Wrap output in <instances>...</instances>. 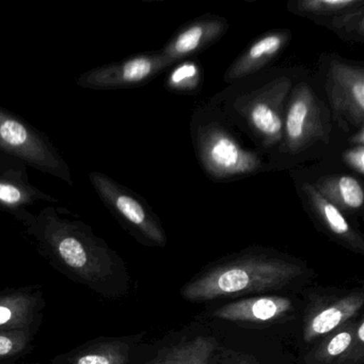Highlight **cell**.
<instances>
[{
    "label": "cell",
    "mask_w": 364,
    "mask_h": 364,
    "mask_svg": "<svg viewBox=\"0 0 364 364\" xmlns=\"http://www.w3.org/2000/svg\"><path fill=\"white\" fill-rule=\"evenodd\" d=\"M225 364H259L251 358L244 357V355H236L232 358L229 361L225 362Z\"/></svg>",
    "instance_id": "cell-26"
},
{
    "label": "cell",
    "mask_w": 364,
    "mask_h": 364,
    "mask_svg": "<svg viewBox=\"0 0 364 364\" xmlns=\"http://www.w3.org/2000/svg\"><path fill=\"white\" fill-rule=\"evenodd\" d=\"M301 191L309 208L323 227L351 250L363 252V240L345 218L342 210L326 199L311 183H304Z\"/></svg>",
    "instance_id": "cell-16"
},
{
    "label": "cell",
    "mask_w": 364,
    "mask_h": 364,
    "mask_svg": "<svg viewBox=\"0 0 364 364\" xmlns=\"http://www.w3.org/2000/svg\"><path fill=\"white\" fill-rule=\"evenodd\" d=\"M343 161L353 171L363 176L364 173V146H351L348 150L343 153Z\"/></svg>",
    "instance_id": "cell-25"
},
{
    "label": "cell",
    "mask_w": 364,
    "mask_h": 364,
    "mask_svg": "<svg viewBox=\"0 0 364 364\" xmlns=\"http://www.w3.org/2000/svg\"><path fill=\"white\" fill-rule=\"evenodd\" d=\"M227 28V22L223 18H205L196 21L183 27L163 48L161 54L171 65L217 41Z\"/></svg>",
    "instance_id": "cell-15"
},
{
    "label": "cell",
    "mask_w": 364,
    "mask_h": 364,
    "mask_svg": "<svg viewBox=\"0 0 364 364\" xmlns=\"http://www.w3.org/2000/svg\"><path fill=\"white\" fill-rule=\"evenodd\" d=\"M364 304L361 291H351L319 304L309 313L304 326V340L317 342L355 318Z\"/></svg>",
    "instance_id": "cell-12"
},
{
    "label": "cell",
    "mask_w": 364,
    "mask_h": 364,
    "mask_svg": "<svg viewBox=\"0 0 364 364\" xmlns=\"http://www.w3.org/2000/svg\"><path fill=\"white\" fill-rule=\"evenodd\" d=\"M197 149L204 169L217 180L248 176L263 168L257 153L244 148L218 123L204 125L198 131Z\"/></svg>",
    "instance_id": "cell-5"
},
{
    "label": "cell",
    "mask_w": 364,
    "mask_h": 364,
    "mask_svg": "<svg viewBox=\"0 0 364 364\" xmlns=\"http://www.w3.org/2000/svg\"><path fill=\"white\" fill-rule=\"evenodd\" d=\"M89 180L102 203L129 233L146 244L165 246L163 228L140 196L103 172L91 171Z\"/></svg>",
    "instance_id": "cell-4"
},
{
    "label": "cell",
    "mask_w": 364,
    "mask_h": 364,
    "mask_svg": "<svg viewBox=\"0 0 364 364\" xmlns=\"http://www.w3.org/2000/svg\"><path fill=\"white\" fill-rule=\"evenodd\" d=\"M201 82V68L193 61H184L170 72L166 85L170 90L191 93L199 88Z\"/></svg>",
    "instance_id": "cell-24"
},
{
    "label": "cell",
    "mask_w": 364,
    "mask_h": 364,
    "mask_svg": "<svg viewBox=\"0 0 364 364\" xmlns=\"http://www.w3.org/2000/svg\"><path fill=\"white\" fill-rule=\"evenodd\" d=\"M161 53L140 54L85 72L77 78L80 88L116 90L141 86L169 67Z\"/></svg>",
    "instance_id": "cell-8"
},
{
    "label": "cell",
    "mask_w": 364,
    "mask_h": 364,
    "mask_svg": "<svg viewBox=\"0 0 364 364\" xmlns=\"http://www.w3.org/2000/svg\"><path fill=\"white\" fill-rule=\"evenodd\" d=\"M291 89L289 78H276L235 103L238 114L265 148L282 141L285 107Z\"/></svg>",
    "instance_id": "cell-6"
},
{
    "label": "cell",
    "mask_w": 364,
    "mask_h": 364,
    "mask_svg": "<svg viewBox=\"0 0 364 364\" xmlns=\"http://www.w3.org/2000/svg\"><path fill=\"white\" fill-rule=\"evenodd\" d=\"M218 344L212 336H197L159 353L150 364H212Z\"/></svg>",
    "instance_id": "cell-20"
},
{
    "label": "cell",
    "mask_w": 364,
    "mask_h": 364,
    "mask_svg": "<svg viewBox=\"0 0 364 364\" xmlns=\"http://www.w3.org/2000/svg\"><path fill=\"white\" fill-rule=\"evenodd\" d=\"M364 6L362 0H301L291 4V9L295 14L310 18H333L348 10Z\"/></svg>",
    "instance_id": "cell-22"
},
{
    "label": "cell",
    "mask_w": 364,
    "mask_h": 364,
    "mask_svg": "<svg viewBox=\"0 0 364 364\" xmlns=\"http://www.w3.org/2000/svg\"><path fill=\"white\" fill-rule=\"evenodd\" d=\"M364 319H351L319 341L308 364H357L363 361Z\"/></svg>",
    "instance_id": "cell-11"
},
{
    "label": "cell",
    "mask_w": 364,
    "mask_h": 364,
    "mask_svg": "<svg viewBox=\"0 0 364 364\" xmlns=\"http://www.w3.org/2000/svg\"><path fill=\"white\" fill-rule=\"evenodd\" d=\"M293 308V302L281 296H257L230 302L215 311L217 318L242 323L278 321Z\"/></svg>",
    "instance_id": "cell-17"
},
{
    "label": "cell",
    "mask_w": 364,
    "mask_h": 364,
    "mask_svg": "<svg viewBox=\"0 0 364 364\" xmlns=\"http://www.w3.org/2000/svg\"><path fill=\"white\" fill-rule=\"evenodd\" d=\"M289 40V31H272L259 38L232 63L225 73V82H235L259 71L284 50Z\"/></svg>",
    "instance_id": "cell-18"
},
{
    "label": "cell",
    "mask_w": 364,
    "mask_h": 364,
    "mask_svg": "<svg viewBox=\"0 0 364 364\" xmlns=\"http://www.w3.org/2000/svg\"><path fill=\"white\" fill-rule=\"evenodd\" d=\"M302 272L301 266L280 257L248 255L196 277L184 285L182 295L189 301L197 302L274 291L287 287Z\"/></svg>",
    "instance_id": "cell-2"
},
{
    "label": "cell",
    "mask_w": 364,
    "mask_h": 364,
    "mask_svg": "<svg viewBox=\"0 0 364 364\" xmlns=\"http://www.w3.org/2000/svg\"><path fill=\"white\" fill-rule=\"evenodd\" d=\"M46 300L36 289L0 291V331L38 329L43 317Z\"/></svg>",
    "instance_id": "cell-14"
},
{
    "label": "cell",
    "mask_w": 364,
    "mask_h": 364,
    "mask_svg": "<svg viewBox=\"0 0 364 364\" xmlns=\"http://www.w3.org/2000/svg\"><path fill=\"white\" fill-rule=\"evenodd\" d=\"M38 329L0 331V364H14L33 348Z\"/></svg>",
    "instance_id": "cell-21"
},
{
    "label": "cell",
    "mask_w": 364,
    "mask_h": 364,
    "mask_svg": "<svg viewBox=\"0 0 364 364\" xmlns=\"http://www.w3.org/2000/svg\"><path fill=\"white\" fill-rule=\"evenodd\" d=\"M14 364H18V363H14ZM28 364H40V363H28Z\"/></svg>",
    "instance_id": "cell-28"
},
{
    "label": "cell",
    "mask_w": 364,
    "mask_h": 364,
    "mask_svg": "<svg viewBox=\"0 0 364 364\" xmlns=\"http://www.w3.org/2000/svg\"><path fill=\"white\" fill-rule=\"evenodd\" d=\"M326 91L334 118L362 129L364 122V69L343 60H331Z\"/></svg>",
    "instance_id": "cell-10"
},
{
    "label": "cell",
    "mask_w": 364,
    "mask_h": 364,
    "mask_svg": "<svg viewBox=\"0 0 364 364\" xmlns=\"http://www.w3.org/2000/svg\"><path fill=\"white\" fill-rule=\"evenodd\" d=\"M132 338H99L59 355L52 364H138Z\"/></svg>",
    "instance_id": "cell-13"
},
{
    "label": "cell",
    "mask_w": 364,
    "mask_h": 364,
    "mask_svg": "<svg viewBox=\"0 0 364 364\" xmlns=\"http://www.w3.org/2000/svg\"><path fill=\"white\" fill-rule=\"evenodd\" d=\"M0 151L74 186L69 164L50 138L3 106H0Z\"/></svg>",
    "instance_id": "cell-3"
},
{
    "label": "cell",
    "mask_w": 364,
    "mask_h": 364,
    "mask_svg": "<svg viewBox=\"0 0 364 364\" xmlns=\"http://www.w3.org/2000/svg\"><path fill=\"white\" fill-rule=\"evenodd\" d=\"M63 208L46 206L26 228L42 255L59 272L106 297L127 289L122 259L84 221Z\"/></svg>",
    "instance_id": "cell-1"
},
{
    "label": "cell",
    "mask_w": 364,
    "mask_h": 364,
    "mask_svg": "<svg viewBox=\"0 0 364 364\" xmlns=\"http://www.w3.org/2000/svg\"><path fill=\"white\" fill-rule=\"evenodd\" d=\"M38 201L57 203L58 199L31 184L26 164L0 151V210L27 228L35 219L28 208Z\"/></svg>",
    "instance_id": "cell-9"
},
{
    "label": "cell",
    "mask_w": 364,
    "mask_h": 364,
    "mask_svg": "<svg viewBox=\"0 0 364 364\" xmlns=\"http://www.w3.org/2000/svg\"><path fill=\"white\" fill-rule=\"evenodd\" d=\"M329 122L325 108L309 85L291 89L285 107L282 151L299 154L318 141L327 144Z\"/></svg>",
    "instance_id": "cell-7"
},
{
    "label": "cell",
    "mask_w": 364,
    "mask_h": 364,
    "mask_svg": "<svg viewBox=\"0 0 364 364\" xmlns=\"http://www.w3.org/2000/svg\"><path fill=\"white\" fill-rule=\"evenodd\" d=\"M313 185L326 199L340 210L358 212L363 208V188L361 183L353 176H323Z\"/></svg>",
    "instance_id": "cell-19"
},
{
    "label": "cell",
    "mask_w": 364,
    "mask_h": 364,
    "mask_svg": "<svg viewBox=\"0 0 364 364\" xmlns=\"http://www.w3.org/2000/svg\"><path fill=\"white\" fill-rule=\"evenodd\" d=\"M323 24L327 25L342 39L351 41H364V8L363 6L348 10L328 18Z\"/></svg>",
    "instance_id": "cell-23"
},
{
    "label": "cell",
    "mask_w": 364,
    "mask_h": 364,
    "mask_svg": "<svg viewBox=\"0 0 364 364\" xmlns=\"http://www.w3.org/2000/svg\"><path fill=\"white\" fill-rule=\"evenodd\" d=\"M350 142L353 146H364L363 127L359 129V131H358V133H355V135L351 136Z\"/></svg>",
    "instance_id": "cell-27"
}]
</instances>
